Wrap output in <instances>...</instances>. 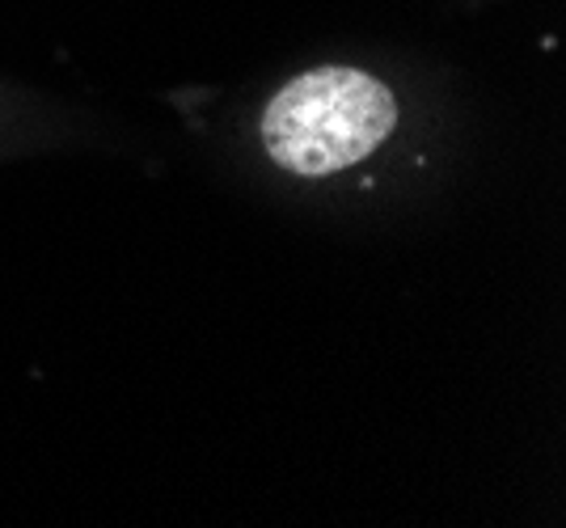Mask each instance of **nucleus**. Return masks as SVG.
<instances>
[{"label": "nucleus", "instance_id": "f257e3e1", "mask_svg": "<svg viewBox=\"0 0 566 528\" xmlns=\"http://www.w3.org/2000/svg\"><path fill=\"white\" fill-rule=\"evenodd\" d=\"M398 127L389 85L359 68H313L287 81L262 115V148L301 178H326L364 161Z\"/></svg>", "mask_w": 566, "mask_h": 528}]
</instances>
